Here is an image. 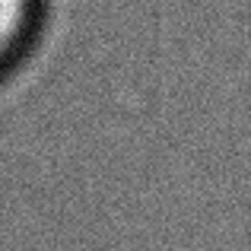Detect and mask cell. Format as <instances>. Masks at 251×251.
Segmentation results:
<instances>
[{
  "instance_id": "cell-1",
  "label": "cell",
  "mask_w": 251,
  "mask_h": 251,
  "mask_svg": "<svg viewBox=\"0 0 251 251\" xmlns=\"http://www.w3.org/2000/svg\"><path fill=\"white\" fill-rule=\"evenodd\" d=\"M32 0H0V57L16 45L25 19H29Z\"/></svg>"
}]
</instances>
